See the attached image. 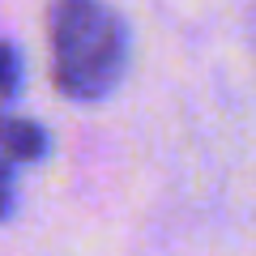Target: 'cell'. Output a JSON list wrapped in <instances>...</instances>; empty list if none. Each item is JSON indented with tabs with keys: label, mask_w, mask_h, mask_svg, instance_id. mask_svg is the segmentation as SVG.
Here are the masks:
<instances>
[{
	"label": "cell",
	"mask_w": 256,
	"mask_h": 256,
	"mask_svg": "<svg viewBox=\"0 0 256 256\" xmlns=\"http://www.w3.org/2000/svg\"><path fill=\"white\" fill-rule=\"evenodd\" d=\"M13 205H18V188H13V158L0 150V222L13 218Z\"/></svg>",
	"instance_id": "4"
},
{
	"label": "cell",
	"mask_w": 256,
	"mask_h": 256,
	"mask_svg": "<svg viewBox=\"0 0 256 256\" xmlns=\"http://www.w3.org/2000/svg\"><path fill=\"white\" fill-rule=\"evenodd\" d=\"M47 43L56 90L73 102L116 94L128 73V30L107 0H52Z\"/></svg>",
	"instance_id": "1"
},
{
	"label": "cell",
	"mask_w": 256,
	"mask_h": 256,
	"mask_svg": "<svg viewBox=\"0 0 256 256\" xmlns=\"http://www.w3.org/2000/svg\"><path fill=\"white\" fill-rule=\"evenodd\" d=\"M18 86H22V52L9 38H0V107L18 94Z\"/></svg>",
	"instance_id": "3"
},
{
	"label": "cell",
	"mask_w": 256,
	"mask_h": 256,
	"mask_svg": "<svg viewBox=\"0 0 256 256\" xmlns=\"http://www.w3.org/2000/svg\"><path fill=\"white\" fill-rule=\"evenodd\" d=\"M47 128L30 116H9V111L0 107V150L13 158V162H43L47 158Z\"/></svg>",
	"instance_id": "2"
}]
</instances>
